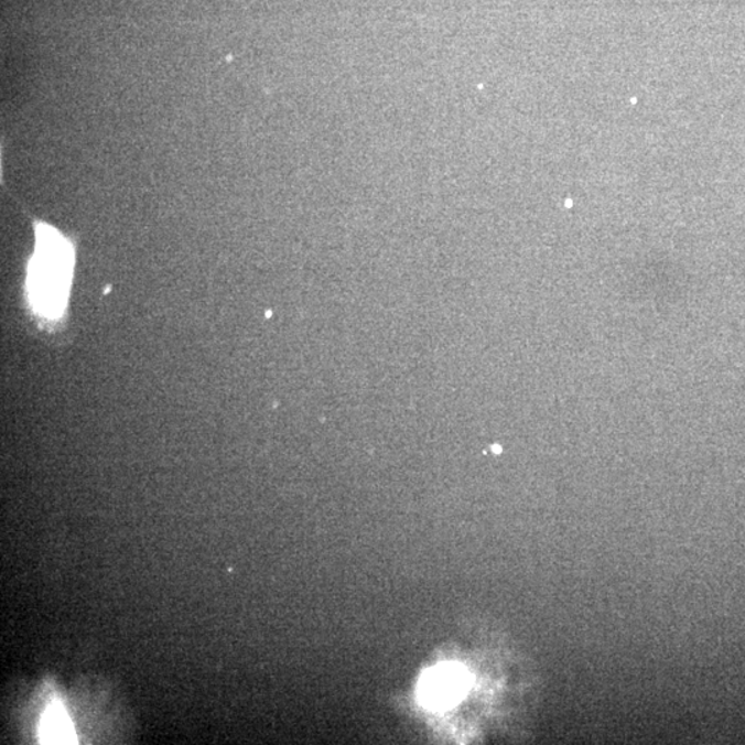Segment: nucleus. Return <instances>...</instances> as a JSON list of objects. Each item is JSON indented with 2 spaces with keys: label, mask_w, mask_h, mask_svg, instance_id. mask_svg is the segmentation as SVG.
Returning <instances> with one entry per match:
<instances>
[{
  "label": "nucleus",
  "mask_w": 745,
  "mask_h": 745,
  "mask_svg": "<svg viewBox=\"0 0 745 745\" xmlns=\"http://www.w3.org/2000/svg\"><path fill=\"white\" fill-rule=\"evenodd\" d=\"M463 687V673L445 668L425 678L423 695L430 704H446L462 693Z\"/></svg>",
  "instance_id": "2"
},
{
  "label": "nucleus",
  "mask_w": 745,
  "mask_h": 745,
  "mask_svg": "<svg viewBox=\"0 0 745 745\" xmlns=\"http://www.w3.org/2000/svg\"><path fill=\"white\" fill-rule=\"evenodd\" d=\"M74 246L56 228L36 223L35 251L29 267V292L36 314L57 320L67 305L74 271Z\"/></svg>",
  "instance_id": "1"
},
{
  "label": "nucleus",
  "mask_w": 745,
  "mask_h": 745,
  "mask_svg": "<svg viewBox=\"0 0 745 745\" xmlns=\"http://www.w3.org/2000/svg\"><path fill=\"white\" fill-rule=\"evenodd\" d=\"M42 738L45 743H73V726L60 706L47 711L42 722Z\"/></svg>",
  "instance_id": "3"
}]
</instances>
